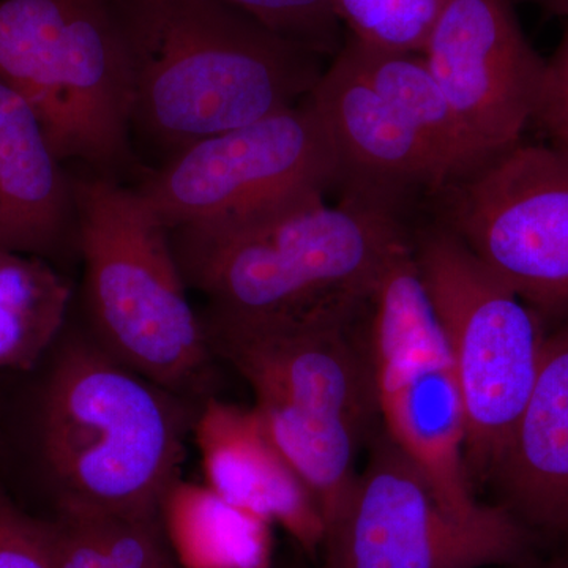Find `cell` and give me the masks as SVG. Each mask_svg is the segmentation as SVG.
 <instances>
[{
    "label": "cell",
    "instance_id": "cell-2",
    "mask_svg": "<svg viewBox=\"0 0 568 568\" xmlns=\"http://www.w3.org/2000/svg\"><path fill=\"white\" fill-rule=\"evenodd\" d=\"M132 70V123L181 151L305 100L324 55L220 0H112Z\"/></svg>",
    "mask_w": 568,
    "mask_h": 568
},
{
    "label": "cell",
    "instance_id": "cell-1",
    "mask_svg": "<svg viewBox=\"0 0 568 568\" xmlns=\"http://www.w3.org/2000/svg\"><path fill=\"white\" fill-rule=\"evenodd\" d=\"M186 286L205 295L204 320L234 325L302 323L368 305L405 219L310 192L230 222L170 231Z\"/></svg>",
    "mask_w": 568,
    "mask_h": 568
},
{
    "label": "cell",
    "instance_id": "cell-21",
    "mask_svg": "<svg viewBox=\"0 0 568 568\" xmlns=\"http://www.w3.org/2000/svg\"><path fill=\"white\" fill-rule=\"evenodd\" d=\"M448 0H334L347 36L383 50L422 54Z\"/></svg>",
    "mask_w": 568,
    "mask_h": 568
},
{
    "label": "cell",
    "instance_id": "cell-22",
    "mask_svg": "<svg viewBox=\"0 0 568 568\" xmlns=\"http://www.w3.org/2000/svg\"><path fill=\"white\" fill-rule=\"evenodd\" d=\"M244 11L265 28L335 58L345 43L346 31L335 13L334 0H220Z\"/></svg>",
    "mask_w": 568,
    "mask_h": 568
},
{
    "label": "cell",
    "instance_id": "cell-12",
    "mask_svg": "<svg viewBox=\"0 0 568 568\" xmlns=\"http://www.w3.org/2000/svg\"><path fill=\"white\" fill-rule=\"evenodd\" d=\"M422 55L485 159L521 141L547 61L530 47L511 0H448Z\"/></svg>",
    "mask_w": 568,
    "mask_h": 568
},
{
    "label": "cell",
    "instance_id": "cell-3",
    "mask_svg": "<svg viewBox=\"0 0 568 568\" xmlns=\"http://www.w3.org/2000/svg\"><path fill=\"white\" fill-rule=\"evenodd\" d=\"M104 351L88 331L58 342L41 396L40 446L58 506L160 515L181 478L196 413Z\"/></svg>",
    "mask_w": 568,
    "mask_h": 568
},
{
    "label": "cell",
    "instance_id": "cell-9",
    "mask_svg": "<svg viewBox=\"0 0 568 568\" xmlns=\"http://www.w3.org/2000/svg\"><path fill=\"white\" fill-rule=\"evenodd\" d=\"M433 201L437 222L538 315L568 313V153L519 141Z\"/></svg>",
    "mask_w": 568,
    "mask_h": 568
},
{
    "label": "cell",
    "instance_id": "cell-7",
    "mask_svg": "<svg viewBox=\"0 0 568 568\" xmlns=\"http://www.w3.org/2000/svg\"><path fill=\"white\" fill-rule=\"evenodd\" d=\"M369 323L383 428L452 515L484 517L491 506L477 503L467 476L462 390L410 241L373 287Z\"/></svg>",
    "mask_w": 568,
    "mask_h": 568
},
{
    "label": "cell",
    "instance_id": "cell-6",
    "mask_svg": "<svg viewBox=\"0 0 568 568\" xmlns=\"http://www.w3.org/2000/svg\"><path fill=\"white\" fill-rule=\"evenodd\" d=\"M0 77L31 104L62 162L125 159L132 70L110 3L0 0Z\"/></svg>",
    "mask_w": 568,
    "mask_h": 568
},
{
    "label": "cell",
    "instance_id": "cell-26",
    "mask_svg": "<svg viewBox=\"0 0 568 568\" xmlns=\"http://www.w3.org/2000/svg\"><path fill=\"white\" fill-rule=\"evenodd\" d=\"M545 568H568V558L559 560V562L551 564V566Z\"/></svg>",
    "mask_w": 568,
    "mask_h": 568
},
{
    "label": "cell",
    "instance_id": "cell-14",
    "mask_svg": "<svg viewBox=\"0 0 568 568\" xmlns=\"http://www.w3.org/2000/svg\"><path fill=\"white\" fill-rule=\"evenodd\" d=\"M193 436L204 485L227 503L278 523L306 551L323 547L320 508L254 409L207 396L196 410Z\"/></svg>",
    "mask_w": 568,
    "mask_h": 568
},
{
    "label": "cell",
    "instance_id": "cell-17",
    "mask_svg": "<svg viewBox=\"0 0 568 568\" xmlns=\"http://www.w3.org/2000/svg\"><path fill=\"white\" fill-rule=\"evenodd\" d=\"M339 52L424 140L443 175L444 189L488 162L424 55L383 50L347 33Z\"/></svg>",
    "mask_w": 568,
    "mask_h": 568
},
{
    "label": "cell",
    "instance_id": "cell-13",
    "mask_svg": "<svg viewBox=\"0 0 568 568\" xmlns=\"http://www.w3.org/2000/svg\"><path fill=\"white\" fill-rule=\"evenodd\" d=\"M334 144L342 197L406 220L443 175L424 140L338 51L310 93Z\"/></svg>",
    "mask_w": 568,
    "mask_h": 568
},
{
    "label": "cell",
    "instance_id": "cell-10",
    "mask_svg": "<svg viewBox=\"0 0 568 568\" xmlns=\"http://www.w3.org/2000/svg\"><path fill=\"white\" fill-rule=\"evenodd\" d=\"M338 183L331 134L310 95L174 153L136 192L168 230L230 222Z\"/></svg>",
    "mask_w": 568,
    "mask_h": 568
},
{
    "label": "cell",
    "instance_id": "cell-8",
    "mask_svg": "<svg viewBox=\"0 0 568 568\" xmlns=\"http://www.w3.org/2000/svg\"><path fill=\"white\" fill-rule=\"evenodd\" d=\"M342 517L325 534L323 568H487L525 558L529 530L507 508L452 515L381 426Z\"/></svg>",
    "mask_w": 568,
    "mask_h": 568
},
{
    "label": "cell",
    "instance_id": "cell-19",
    "mask_svg": "<svg viewBox=\"0 0 568 568\" xmlns=\"http://www.w3.org/2000/svg\"><path fill=\"white\" fill-rule=\"evenodd\" d=\"M69 282L44 257L0 250V372H28L61 339Z\"/></svg>",
    "mask_w": 568,
    "mask_h": 568
},
{
    "label": "cell",
    "instance_id": "cell-18",
    "mask_svg": "<svg viewBox=\"0 0 568 568\" xmlns=\"http://www.w3.org/2000/svg\"><path fill=\"white\" fill-rule=\"evenodd\" d=\"M164 536L185 568H267L271 523L207 485L179 478L160 504Z\"/></svg>",
    "mask_w": 568,
    "mask_h": 568
},
{
    "label": "cell",
    "instance_id": "cell-25",
    "mask_svg": "<svg viewBox=\"0 0 568 568\" xmlns=\"http://www.w3.org/2000/svg\"><path fill=\"white\" fill-rule=\"evenodd\" d=\"M514 6L517 3H526V6L537 7L544 13L552 14V17L568 18V0H511Z\"/></svg>",
    "mask_w": 568,
    "mask_h": 568
},
{
    "label": "cell",
    "instance_id": "cell-4",
    "mask_svg": "<svg viewBox=\"0 0 568 568\" xmlns=\"http://www.w3.org/2000/svg\"><path fill=\"white\" fill-rule=\"evenodd\" d=\"M88 332L121 364L182 398H207L213 355L170 230L132 190L73 183Z\"/></svg>",
    "mask_w": 568,
    "mask_h": 568
},
{
    "label": "cell",
    "instance_id": "cell-5",
    "mask_svg": "<svg viewBox=\"0 0 568 568\" xmlns=\"http://www.w3.org/2000/svg\"><path fill=\"white\" fill-rule=\"evenodd\" d=\"M410 244L462 390L474 487L495 473L536 383L540 315L437 220L410 227Z\"/></svg>",
    "mask_w": 568,
    "mask_h": 568
},
{
    "label": "cell",
    "instance_id": "cell-15",
    "mask_svg": "<svg viewBox=\"0 0 568 568\" xmlns=\"http://www.w3.org/2000/svg\"><path fill=\"white\" fill-rule=\"evenodd\" d=\"M489 480L526 529L568 534V321L545 336L536 383Z\"/></svg>",
    "mask_w": 568,
    "mask_h": 568
},
{
    "label": "cell",
    "instance_id": "cell-11",
    "mask_svg": "<svg viewBox=\"0 0 568 568\" xmlns=\"http://www.w3.org/2000/svg\"><path fill=\"white\" fill-rule=\"evenodd\" d=\"M203 324L213 355L244 377L254 402L342 417L368 439L383 426L369 302L351 315L302 323Z\"/></svg>",
    "mask_w": 568,
    "mask_h": 568
},
{
    "label": "cell",
    "instance_id": "cell-23",
    "mask_svg": "<svg viewBox=\"0 0 568 568\" xmlns=\"http://www.w3.org/2000/svg\"><path fill=\"white\" fill-rule=\"evenodd\" d=\"M0 568H58L47 523L22 514L2 493Z\"/></svg>",
    "mask_w": 568,
    "mask_h": 568
},
{
    "label": "cell",
    "instance_id": "cell-16",
    "mask_svg": "<svg viewBox=\"0 0 568 568\" xmlns=\"http://www.w3.org/2000/svg\"><path fill=\"white\" fill-rule=\"evenodd\" d=\"M73 234V183L31 104L0 77V250L50 260Z\"/></svg>",
    "mask_w": 568,
    "mask_h": 568
},
{
    "label": "cell",
    "instance_id": "cell-24",
    "mask_svg": "<svg viewBox=\"0 0 568 568\" xmlns=\"http://www.w3.org/2000/svg\"><path fill=\"white\" fill-rule=\"evenodd\" d=\"M534 122L548 134L552 148L568 153V22L559 47L547 61Z\"/></svg>",
    "mask_w": 568,
    "mask_h": 568
},
{
    "label": "cell",
    "instance_id": "cell-20",
    "mask_svg": "<svg viewBox=\"0 0 568 568\" xmlns=\"http://www.w3.org/2000/svg\"><path fill=\"white\" fill-rule=\"evenodd\" d=\"M47 526L58 568H174L160 515L58 506Z\"/></svg>",
    "mask_w": 568,
    "mask_h": 568
}]
</instances>
